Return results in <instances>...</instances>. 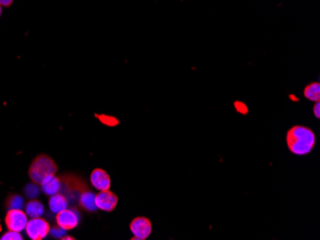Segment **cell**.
Returning <instances> with one entry per match:
<instances>
[{
    "mask_svg": "<svg viewBox=\"0 0 320 240\" xmlns=\"http://www.w3.org/2000/svg\"><path fill=\"white\" fill-rule=\"evenodd\" d=\"M95 197H96L95 192L90 190L85 191L81 194L78 199V207L87 213H95L98 209L95 203Z\"/></svg>",
    "mask_w": 320,
    "mask_h": 240,
    "instance_id": "obj_10",
    "label": "cell"
},
{
    "mask_svg": "<svg viewBox=\"0 0 320 240\" xmlns=\"http://www.w3.org/2000/svg\"><path fill=\"white\" fill-rule=\"evenodd\" d=\"M1 15H2V6L0 5V17H1Z\"/></svg>",
    "mask_w": 320,
    "mask_h": 240,
    "instance_id": "obj_23",
    "label": "cell"
},
{
    "mask_svg": "<svg viewBox=\"0 0 320 240\" xmlns=\"http://www.w3.org/2000/svg\"><path fill=\"white\" fill-rule=\"evenodd\" d=\"M40 189L42 192L48 196L54 195L58 192H61L62 189V182L60 177L52 175L49 176L41 183Z\"/></svg>",
    "mask_w": 320,
    "mask_h": 240,
    "instance_id": "obj_11",
    "label": "cell"
},
{
    "mask_svg": "<svg viewBox=\"0 0 320 240\" xmlns=\"http://www.w3.org/2000/svg\"><path fill=\"white\" fill-rule=\"evenodd\" d=\"M129 230L134 234V237L131 239H147L152 233V222L147 217L138 216L132 219V221L130 222Z\"/></svg>",
    "mask_w": 320,
    "mask_h": 240,
    "instance_id": "obj_6",
    "label": "cell"
},
{
    "mask_svg": "<svg viewBox=\"0 0 320 240\" xmlns=\"http://www.w3.org/2000/svg\"><path fill=\"white\" fill-rule=\"evenodd\" d=\"M96 117L102 124H104L108 127H115V126H118L119 123H120L118 119H116L113 116H109V115L102 114V115H96Z\"/></svg>",
    "mask_w": 320,
    "mask_h": 240,
    "instance_id": "obj_16",
    "label": "cell"
},
{
    "mask_svg": "<svg viewBox=\"0 0 320 240\" xmlns=\"http://www.w3.org/2000/svg\"><path fill=\"white\" fill-rule=\"evenodd\" d=\"M61 239L65 240V239H69V240H75L76 238L75 237H73V236H63V237H61Z\"/></svg>",
    "mask_w": 320,
    "mask_h": 240,
    "instance_id": "obj_22",
    "label": "cell"
},
{
    "mask_svg": "<svg viewBox=\"0 0 320 240\" xmlns=\"http://www.w3.org/2000/svg\"><path fill=\"white\" fill-rule=\"evenodd\" d=\"M59 167L47 154L38 155L31 163L28 174L33 183L40 186L49 176L56 175Z\"/></svg>",
    "mask_w": 320,
    "mask_h": 240,
    "instance_id": "obj_2",
    "label": "cell"
},
{
    "mask_svg": "<svg viewBox=\"0 0 320 240\" xmlns=\"http://www.w3.org/2000/svg\"><path fill=\"white\" fill-rule=\"evenodd\" d=\"M25 213L31 218L40 217L44 213V207L40 201L30 199L25 205Z\"/></svg>",
    "mask_w": 320,
    "mask_h": 240,
    "instance_id": "obj_13",
    "label": "cell"
},
{
    "mask_svg": "<svg viewBox=\"0 0 320 240\" xmlns=\"http://www.w3.org/2000/svg\"><path fill=\"white\" fill-rule=\"evenodd\" d=\"M312 111H313V114H314V116L317 118V119H319L320 118V102H316L315 104L313 105V107H312Z\"/></svg>",
    "mask_w": 320,
    "mask_h": 240,
    "instance_id": "obj_20",
    "label": "cell"
},
{
    "mask_svg": "<svg viewBox=\"0 0 320 240\" xmlns=\"http://www.w3.org/2000/svg\"><path fill=\"white\" fill-rule=\"evenodd\" d=\"M79 216L72 208H64L56 215V223L58 227L64 231H70L78 227Z\"/></svg>",
    "mask_w": 320,
    "mask_h": 240,
    "instance_id": "obj_7",
    "label": "cell"
},
{
    "mask_svg": "<svg viewBox=\"0 0 320 240\" xmlns=\"http://www.w3.org/2000/svg\"><path fill=\"white\" fill-rule=\"evenodd\" d=\"M51 231L48 221L44 218H31L25 227V232L29 238L32 240H42L45 238Z\"/></svg>",
    "mask_w": 320,
    "mask_h": 240,
    "instance_id": "obj_4",
    "label": "cell"
},
{
    "mask_svg": "<svg viewBox=\"0 0 320 240\" xmlns=\"http://www.w3.org/2000/svg\"><path fill=\"white\" fill-rule=\"evenodd\" d=\"M91 185L96 189L97 191H108L111 188L112 180L109 173L103 168H95L90 174Z\"/></svg>",
    "mask_w": 320,
    "mask_h": 240,
    "instance_id": "obj_9",
    "label": "cell"
},
{
    "mask_svg": "<svg viewBox=\"0 0 320 240\" xmlns=\"http://www.w3.org/2000/svg\"><path fill=\"white\" fill-rule=\"evenodd\" d=\"M59 177L62 182V189L60 192L65 195L68 203L69 201L78 202L81 194L85 191L89 190L88 182L79 175L67 172L59 175Z\"/></svg>",
    "mask_w": 320,
    "mask_h": 240,
    "instance_id": "obj_3",
    "label": "cell"
},
{
    "mask_svg": "<svg viewBox=\"0 0 320 240\" xmlns=\"http://www.w3.org/2000/svg\"><path fill=\"white\" fill-rule=\"evenodd\" d=\"M67 206H68V200L62 192H58L56 194L50 196L49 208L53 214L57 215L61 211L67 208Z\"/></svg>",
    "mask_w": 320,
    "mask_h": 240,
    "instance_id": "obj_12",
    "label": "cell"
},
{
    "mask_svg": "<svg viewBox=\"0 0 320 240\" xmlns=\"http://www.w3.org/2000/svg\"><path fill=\"white\" fill-rule=\"evenodd\" d=\"M95 203H96L98 209L111 213L117 206L118 196L114 192H111L110 190L102 191L97 193Z\"/></svg>",
    "mask_w": 320,
    "mask_h": 240,
    "instance_id": "obj_8",
    "label": "cell"
},
{
    "mask_svg": "<svg viewBox=\"0 0 320 240\" xmlns=\"http://www.w3.org/2000/svg\"><path fill=\"white\" fill-rule=\"evenodd\" d=\"M28 223V216L21 208H10L5 216V224L9 231L22 232Z\"/></svg>",
    "mask_w": 320,
    "mask_h": 240,
    "instance_id": "obj_5",
    "label": "cell"
},
{
    "mask_svg": "<svg viewBox=\"0 0 320 240\" xmlns=\"http://www.w3.org/2000/svg\"><path fill=\"white\" fill-rule=\"evenodd\" d=\"M286 141L288 151L297 156L311 153L316 143L314 131L304 126H295L289 128Z\"/></svg>",
    "mask_w": 320,
    "mask_h": 240,
    "instance_id": "obj_1",
    "label": "cell"
},
{
    "mask_svg": "<svg viewBox=\"0 0 320 240\" xmlns=\"http://www.w3.org/2000/svg\"><path fill=\"white\" fill-rule=\"evenodd\" d=\"M1 240H22L23 237L20 234V232H15V231H9L5 232L1 237Z\"/></svg>",
    "mask_w": 320,
    "mask_h": 240,
    "instance_id": "obj_18",
    "label": "cell"
},
{
    "mask_svg": "<svg viewBox=\"0 0 320 240\" xmlns=\"http://www.w3.org/2000/svg\"><path fill=\"white\" fill-rule=\"evenodd\" d=\"M14 0H0V5L2 7H11V5L13 4Z\"/></svg>",
    "mask_w": 320,
    "mask_h": 240,
    "instance_id": "obj_21",
    "label": "cell"
},
{
    "mask_svg": "<svg viewBox=\"0 0 320 240\" xmlns=\"http://www.w3.org/2000/svg\"><path fill=\"white\" fill-rule=\"evenodd\" d=\"M234 106H235L236 110H237L238 112H240L241 114H243V115H247V114H248V106L244 104V103L239 102V101H238V102H235V103H234Z\"/></svg>",
    "mask_w": 320,
    "mask_h": 240,
    "instance_id": "obj_19",
    "label": "cell"
},
{
    "mask_svg": "<svg viewBox=\"0 0 320 240\" xmlns=\"http://www.w3.org/2000/svg\"><path fill=\"white\" fill-rule=\"evenodd\" d=\"M304 97L312 102L320 101V84L319 82H312L308 84L304 89Z\"/></svg>",
    "mask_w": 320,
    "mask_h": 240,
    "instance_id": "obj_14",
    "label": "cell"
},
{
    "mask_svg": "<svg viewBox=\"0 0 320 240\" xmlns=\"http://www.w3.org/2000/svg\"><path fill=\"white\" fill-rule=\"evenodd\" d=\"M0 232H1V225H0Z\"/></svg>",
    "mask_w": 320,
    "mask_h": 240,
    "instance_id": "obj_24",
    "label": "cell"
},
{
    "mask_svg": "<svg viewBox=\"0 0 320 240\" xmlns=\"http://www.w3.org/2000/svg\"><path fill=\"white\" fill-rule=\"evenodd\" d=\"M25 195L30 198V199H34L35 197H37L39 194H40V188H39V185L35 184H28L26 186L24 190Z\"/></svg>",
    "mask_w": 320,
    "mask_h": 240,
    "instance_id": "obj_17",
    "label": "cell"
},
{
    "mask_svg": "<svg viewBox=\"0 0 320 240\" xmlns=\"http://www.w3.org/2000/svg\"><path fill=\"white\" fill-rule=\"evenodd\" d=\"M24 205V201L23 198L17 194H12L10 195L7 200H6V208H23Z\"/></svg>",
    "mask_w": 320,
    "mask_h": 240,
    "instance_id": "obj_15",
    "label": "cell"
}]
</instances>
